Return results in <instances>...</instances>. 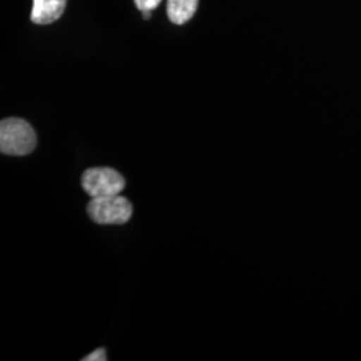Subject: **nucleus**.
Wrapping results in <instances>:
<instances>
[{
    "instance_id": "obj_1",
    "label": "nucleus",
    "mask_w": 361,
    "mask_h": 361,
    "mask_svg": "<svg viewBox=\"0 0 361 361\" xmlns=\"http://www.w3.org/2000/svg\"><path fill=\"white\" fill-rule=\"evenodd\" d=\"M37 134L32 126L20 118H7L0 122V152L3 154H30L37 147Z\"/></svg>"
},
{
    "instance_id": "obj_2",
    "label": "nucleus",
    "mask_w": 361,
    "mask_h": 361,
    "mask_svg": "<svg viewBox=\"0 0 361 361\" xmlns=\"http://www.w3.org/2000/svg\"><path fill=\"white\" fill-rule=\"evenodd\" d=\"M87 213L91 221L98 225H123L133 216V205L121 194L91 198Z\"/></svg>"
},
{
    "instance_id": "obj_3",
    "label": "nucleus",
    "mask_w": 361,
    "mask_h": 361,
    "mask_svg": "<svg viewBox=\"0 0 361 361\" xmlns=\"http://www.w3.org/2000/svg\"><path fill=\"white\" fill-rule=\"evenodd\" d=\"M80 183L90 198L118 195L126 186L125 178L111 168L87 169L82 174Z\"/></svg>"
},
{
    "instance_id": "obj_4",
    "label": "nucleus",
    "mask_w": 361,
    "mask_h": 361,
    "mask_svg": "<svg viewBox=\"0 0 361 361\" xmlns=\"http://www.w3.org/2000/svg\"><path fill=\"white\" fill-rule=\"evenodd\" d=\"M67 0H34L31 20L37 25H50L65 11Z\"/></svg>"
},
{
    "instance_id": "obj_5",
    "label": "nucleus",
    "mask_w": 361,
    "mask_h": 361,
    "mask_svg": "<svg viewBox=\"0 0 361 361\" xmlns=\"http://www.w3.org/2000/svg\"><path fill=\"white\" fill-rule=\"evenodd\" d=\"M198 0H168L169 19L174 25H183L194 16Z\"/></svg>"
},
{
    "instance_id": "obj_6",
    "label": "nucleus",
    "mask_w": 361,
    "mask_h": 361,
    "mask_svg": "<svg viewBox=\"0 0 361 361\" xmlns=\"http://www.w3.org/2000/svg\"><path fill=\"white\" fill-rule=\"evenodd\" d=\"M141 11H153L162 0H134Z\"/></svg>"
},
{
    "instance_id": "obj_7",
    "label": "nucleus",
    "mask_w": 361,
    "mask_h": 361,
    "mask_svg": "<svg viewBox=\"0 0 361 361\" xmlns=\"http://www.w3.org/2000/svg\"><path fill=\"white\" fill-rule=\"evenodd\" d=\"M106 360V350L104 348L97 349L89 356H86L83 361H104Z\"/></svg>"
},
{
    "instance_id": "obj_8",
    "label": "nucleus",
    "mask_w": 361,
    "mask_h": 361,
    "mask_svg": "<svg viewBox=\"0 0 361 361\" xmlns=\"http://www.w3.org/2000/svg\"><path fill=\"white\" fill-rule=\"evenodd\" d=\"M142 15L145 19H149V18H150V15H152V11H142Z\"/></svg>"
}]
</instances>
